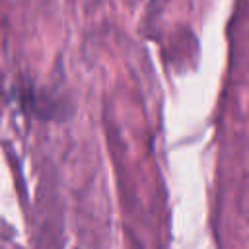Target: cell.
I'll use <instances>...</instances> for the list:
<instances>
[{
    "label": "cell",
    "mask_w": 249,
    "mask_h": 249,
    "mask_svg": "<svg viewBox=\"0 0 249 249\" xmlns=\"http://www.w3.org/2000/svg\"><path fill=\"white\" fill-rule=\"evenodd\" d=\"M14 99L18 101V105L43 121H60L64 119V105L51 99L47 93L35 91L31 86L27 88H14Z\"/></svg>",
    "instance_id": "cell-1"
}]
</instances>
